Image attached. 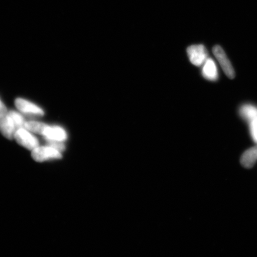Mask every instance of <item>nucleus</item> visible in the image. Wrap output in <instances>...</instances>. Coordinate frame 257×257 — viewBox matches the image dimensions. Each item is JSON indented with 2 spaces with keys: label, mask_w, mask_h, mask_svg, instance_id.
Returning a JSON list of instances; mask_svg holds the SVG:
<instances>
[{
  "label": "nucleus",
  "mask_w": 257,
  "mask_h": 257,
  "mask_svg": "<svg viewBox=\"0 0 257 257\" xmlns=\"http://www.w3.org/2000/svg\"><path fill=\"white\" fill-rule=\"evenodd\" d=\"M32 158L36 162H44L47 160L62 159L59 151L50 146H38L32 151Z\"/></svg>",
  "instance_id": "nucleus-1"
},
{
  "label": "nucleus",
  "mask_w": 257,
  "mask_h": 257,
  "mask_svg": "<svg viewBox=\"0 0 257 257\" xmlns=\"http://www.w3.org/2000/svg\"><path fill=\"white\" fill-rule=\"evenodd\" d=\"M14 138L19 144L29 150H33L39 146V141L31 132L25 128L16 131Z\"/></svg>",
  "instance_id": "nucleus-2"
},
{
  "label": "nucleus",
  "mask_w": 257,
  "mask_h": 257,
  "mask_svg": "<svg viewBox=\"0 0 257 257\" xmlns=\"http://www.w3.org/2000/svg\"><path fill=\"white\" fill-rule=\"evenodd\" d=\"M187 53L189 60L196 66L203 65L208 59V52L203 45H194L189 47Z\"/></svg>",
  "instance_id": "nucleus-3"
},
{
  "label": "nucleus",
  "mask_w": 257,
  "mask_h": 257,
  "mask_svg": "<svg viewBox=\"0 0 257 257\" xmlns=\"http://www.w3.org/2000/svg\"><path fill=\"white\" fill-rule=\"evenodd\" d=\"M213 53L228 78L233 79L235 76L234 69L222 48L219 46H214Z\"/></svg>",
  "instance_id": "nucleus-4"
},
{
  "label": "nucleus",
  "mask_w": 257,
  "mask_h": 257,
  "mask_svg": "<svg viewBox=\"0 0 257 257\" xmlns=\"http://www.w3.org/2000/svg\"><path fill=\"white\" fill-rule=\"evenodd\" d=\"M15 104L18 110L25 114L36 115H43L44 114V111L41 108L24 99H16Z\"/></svg>",
  "instance_id": "nucleus-5"
},
{
  "label": "nucleus",
  "mask_w": 257,
  "mask_h": 257,
  "mask_svg": "<svg viewBox=\"0 0 257 257\" xmlns=\"http://www.w3.org/2000/svg\"><path fill=\"white\" fill-rule=\"evenodd\" d=\"M17 131L16 125L12 117L8 114L0 118V131L3 136L9 140L14 138L16 131Z\"/></svg>",
  "instance_id": "nucleus-6"
},
{
  "label": "nucleus",
  "mask_w": 257,
  "mask_h": 257,
  "mask_svg": "<svg viewBox=\"0 0 257 257\" xmlns=\"http://www.w3.org/2000/svg\"><path fill=\"white\" fill-rule=\"evenodd\" d=\"M47 140L63 141L67 140V133L62 127L57 126H48L45 130L43 136Z\"/></svg>",
  "instance_id": "nucleus-7"
},
{
  "label": "nucleus",
  "mask_w": 257,
  "mask_h": 257,
  "mask_svg": "<svg viewBox=\"0 0 257 257\" xmlns=\"http://www.w3.org/2000/svg\"><path fill=\"white\" fill-rule=\"evenodd\" d=\"M202 73L205 79L210 81H215L217 79L218 74L216 64L211 58H208L203 64Z\"/></svg>",
  "instance_id": "nucleus-8"
},
{
  "label": "nucleus",
  "mask_w": 257,
  "mask_h": 257,
  "mask_svg": "<svg viewBox=\"0 0 257 257\" xmlns=\"http://www.w3.org/2000/svg\"><path fill=\"white\" fill-rule=\"evenodd\" d=\"M257 161V146L250 148L242 154L240 163L244 168H252Z\"/></svg>",
  "instance_id": "nucleus-9"
},
{
  "label": "nucleus",
  "mask_w": 257,
  "mask_h": 257,
  "mask_svg": "<svg viewBox=\"0 0 257 257\" xmlns=\"http://www.w3.org/2000/svg\"><path fill=\"white\" fill-rule=\"evenodd\" d=\"M239 112L241 116L249 121L257 118V107L255 106L250 104L242 105Z\"/></svg>",
  "instance_id": "nucleus-10"
},
{
  "label": "nucleus",
  "mask_w": 257,
  "mask_h": 257,
  "mask_svg": "<svg viewBox=\"0 0 257 257\" xmlns=\"http://www.w3.org/2000/svg\"><path fill=\"white\" fill-rule=\"evenodd\" d=\"M48 125L36 121H26L25 128L31 133L41 135L43 136L45 130H46Z\"/></svg>",
  "instance_id": "nucleus-11"
},
{
  "label": "nucleus",
  "mask_w": 257,
  "mask_h": 257,
  "mask_svg": "<svg viewBox=\"0 0 257 257\" xmlns=\"http://www.w3.org/2000/svg\"><path fill=\"white\" fill-rule=\"evenodd\" d=\"M8 114L14 120L17 130L19 128H25V120L24 118L21 114L15 111H11L8 112Z\"/></svg>",
  "instance_id": "nucleus-12"
},
{
  "label": "nucleus",
  "mask_w": 257,
  "mask_h": 257,
  "mask_svg": "<svg viewBox=\"0 0 257 257\" xmlns=\"http://www.w3.org/2000/svg\"><path fill=\"white\" fill-rule=\"evenodd\" d=\"M47 146L54 148L59 152H62L65 150V146L63 142L60 141L47 140Z\"/></svg>",
  "instance_id": "nucleus-13"
},
{
  "label": "nucleus",
  "mask_w": 257,
  "mask_h": 257,
  "mask_svg": "<svg viewBox=\"0 0 257 257\" xmlns=\"http://www.w3.org/2000/svg\"><path fill=\"white\" fill-rule=\"evenodd\" d=\"M249 122L250 135H251L253 141L257 143V118Z\"/></svg>",
  "instance_id": "nucleus-14"
},
{
  "label": "nucleus",
  "mask_w": 257,
  "mask_h": 257,
  "mask_svg": "<svg viewBox=\"0 0 257 257\" xmlns=\"http://www.w3.org/2000/svg\"><path fill=\"white\" fill-rule=\"evenodd\" d=\"M8 113L7 108L2 101H0V118L5 116Z\"/></svg>",
  "instance_id": "nucleus-15"
}]
</instances>
